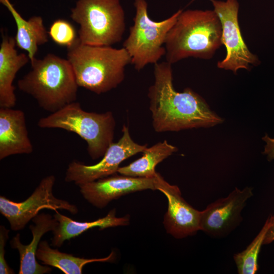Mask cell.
<instances>
[{
	"label": "cell",
	"instance_id": "obj_1",
	"mask_svg": "<svg viewBox=\"0 0 274 274\" xmlns=\"http://www.w3.org/2000/svg\"><path fill=\"white\" fill-rule=\"evenodd\" d=\"M172 64H154V82L148 89L152 126L157 132L210 127L223 120L213 111L204 98L190 88L182 92L173 85Z\"/></svg>",
	"mask_w": 274,
	"mask_h": 274
},
{
	"label": "cell",
	"instance_id": "obj_2",
	"mask_svg": "<svg viewBox=\"0 0 274 274\" xmlns=\"http://www.w3.org/2000/svg\"><path fill=\"white\" fill-rule=\"evenodd\" d=\"M221 38V22L213 10H182L166 38V61L210 59L222 45Z\"/></svg>",
	"mask_w": 274,
	"mask_h": 274
},
{
	"label": "cell",
	"instance_id": "obj_3",
	"mask_svg": "<svg viewBox=\"0 0 274 274\" xmlns=\"http://www.w3.org/2000/svg\"><path fill=\"white\" fill-rule=\"evenodd\" d=\"M67 59L79 87L100 94L118 87L124 80L131 57L123 47L82 44L77 38L67 48Z\"/></svg>",
	"mask_w": 274,
	"mask_h": 274
},
{
	"label": "cell",
	"instance_id": "obj_4",
	"mask_svg": "<svg viewBox=\"0 0 274 274\" xmlns=\"http://www.w3.org/2000/svg\"><path fill=\"white\" fill-rule=\"evenodd\" d=\"M31 70L17 82L20 90L31 96L51 113L76 101L79 86L67 59L49 53L30 61Z\"/></svg>",
	"mask_w": 274,
	"mask_h": 274
},
{
	"label": "cell",
	"instance_id": "obj_5",
	"mask_svg": "<svg viewBox=\"0 0 274 274\" xmlns=\"http://www.w3.org/2000/svg\"><path fill=\"white\" fill-rule=\"evenodd\" d=\"M37 125L42 128H58L76 133L86 142L88 154L95 160L102 157L113 143L116 121L112 112H87L74 101L40 118Z\"/></svg>",
	"mask_w": 274,
	"mask_h": 274
},
{
	"label": "cell",
	"instance_id": "obj_6",
	"mask_svg": "<svg viewBox=\"0 0 274 274\" xmlns=\"http://www.w3.org/2000/svg\"><path fill=\"white\" fill-rule=\"evenodd\" d=\"M70 16L80 26L78 38L84 44L112 46L121 41L126 29L120 0H78Z\"/></svg>",
	"mask_w": 274,
	"mask_h": 274
},
{
	"label": "cell",
	"instance_id": "obj_7",
	"mask_svg": "<svg viewBox=\"0 0 274 274\" xmlns=\"http://www.w3.org/2000/svg\"><path fill=\"white\" fill-rule=\"evenodd\" d=\"M135 14L133 24L123 44L138 71L149 64H156L165 55L164 44L168 32L182 10L160 21L152 20L148 13L146 0H134Z\"/></svg>",
	"mask_w": 274,
	"mask_h": 274
},
{
	"label": "cell",
	"instance_id": "obj_8",
	"mask_svg": "<svg viewBox=\"0 0 274 274\" xmlns=\"http://www.w3.org/2000/svg\"><path fill=\"white\" fill-rule=\"evenodd\" d=\"M222 26V43L226 48L225 58L217 62L219 68L236 74L238 70H250L260 64L258 57L248 49L242 37L238 20L237 0H210Z\"/></svg>",
	"mask_w": 274,
	"mask_h": 274
},
{
	"label": "cell",
	"instance_id": "obj_9",
	"mask_svg": "<svg viewBox=\"0 0 274 274\" xmlns=\"http://www.w3.org/2000/svg\"><path fill=\"white\" fill-rule=\"evenodd\" d=\"M55 180L54 175L45 177L30 196L21 202H15L4 196H0V212L8 220L12 230L23 229L43 209L55 212L64 210L72 214L78 212L75 204L54 196L53 188Z\"/></svg>",
	"mask_w": 274,
	"mask_h": 274
},
{
	"label": "cell",
	"instance_id": "obj_10",
	"mask_svg": "<svg viewBox=\"0 0 274 274\" xmlns=\"http://www.w3.org/2000/svg\"><path fill=\"white\" fill-rule=\"evenodd\" d=\"M121 138L109 146L97 163L85 165L77 161L71 162L65 172V182H73L79 186L114 175L118 173L119 165L124 160L147 148V145H140L132 139L125 125L123 126Z\"/></svg>",
	"mask_w": 274,
	"mask_h": 274
},
{
	"label": "cell",
	"instance_id": "obj_11",
	"mask_svg": "<svg viewBox=\"0 0 274 274\" xmlns=\"http://www.w3.org/2000/svg\"><path fill=\"white\" fill-rule=\"evenodd\" d=\"M253 195L252 188H235L227 196L218 199L201 211L200 230L214 238L227 236L241 223V213Z\"/></svg>",
	"mask_w": 274,
	"mask_h": 274
},
{
	"label": "cell",
	"instance_id": "obj_12",
	"mask_svg": "<svg viewBox=\"0 0 274 274\" xmlns=\"http://www.w3.org/2000/svg\"><path fill=\"white\" fill-rule=\"evenodd\" d=\"M166 181L160 174L155 177H134L114 174L79 185L82 196L94 207L102 209L111 201L129 194L162 187Z\"/></svg>",
	"mask_w": 274,
	"mask_h": 274
},
{
	"label": "cell",
	"instance_id": "obj_13",
	"mask_svg": "<svg viewBox=\"0 0 274 274\" xmlns=\"http://www.w3.org/2000/svg\"><path fill=\"white\" fill-rule=\"evenodd\" d=\"M166 197L168 206L163 224L166 232L180 239L195 235L200 230L201 211L189 204L176 185L166 182L158 189Z\"/></svg>",
	"mask_w": 274,
	"mask_h": 274
},
{
	"label": "cell",
	"instance_id": "obj_14",
	"mask_svg": "<svg viewBox=\"0 0 274 274\" xmlns=\"http://www.w3.org/2000/svg\"><path fill=\"white\" fill-rule=\"evenodd\" d=\"M32 151L24 112L1 107L0 160L13 155L29 154Z\"/></svg>",
	"mask_w": 274,
	"mask_h": 274
},
{
	"label": "cell",
	"instance_id": "obj_15",
	"mask_svg": "<svg viewBox=\"0 0 274 274\" xmlns=\"http://www.w3.org/2000/svg\"><path fill=\"white\" fill-rule=\"evenodd\" d=\"M33 224L29 225L32 239L28 245H23L17 233L11 240L10 244L13 249L18 250L20 257L19 274H44L50 273L52 269L47 265L39 263L36 259V252L42 237L47 232H53L58 225V222L49 214L41 213L34 217Z\"/></svg>",
	"mask_w": 274,
	"mask_h": 274
},
{
	"label": "cell",
	"instance_id": "obj_16",
	"mask_svg": "<svg viewBox=\"0 0 274 274\" xmlns=\"http://www.w3.org/2000/svg\"><path fill=\"white\" fill-rule=\"evenodd\" d=\"M0 45V107L13 108L16 103L15 87L13 85L17 72L27 64V54H18L15 49L14 38L2 31Z\"/></svg>",
	"mask_w": 274,
	"mask_h": 274
},
{
	"label": "cell",
	"instance_id": "obj_17",
	"mask_svg": "<svg viewBox=\"0 0 274 274\" xmlns=\"http://www.w3.org/2000/svg\"><path fill=\"white\" fill-rule=\"evenodd\" d=\"M116 209H113L106 216L96 220L78 222L60 214L57 211H55L53 217L58 222V225L53 232V236L51 241V246L59 248L65 241L76 237L94 227H98L99 230H102L129 224L130 219L128 215L118 217L116 216Z\"/></svg>",
	"mask_w": 274,
	"mask_h": 274
},
{
	"label": "cell",
	"instance_id": "obj_18",
	"mask_svg": "<svg viewBox=\"0 0 274 274\" xmlns=\"http://www.w3.org/2000/svg\"><path fill=\"white\" fill-rule=\"evenodd\" d=\"M11 13L17 27L14 38L16 45L27 52L30 61L36 57L38 47L48 42V31L40 16H34L28 20L24 19L17 11L10 0H0Z\"/></svg>",
	"mask_w": 274,
	"mask_h": 274
},
{
	"label": "cell",
	"instance_id": "obj_19",
	"mask_svg": "<svg viewBox=\"0 0 274 274\" xmlns=\"http://www.w3.org/2000/svg\"><path fill=\"white\" fill-rule=\"evenodd\" d=\"M114 251L103 258H85L61 252L50 247L46 241L40 242L36 252V258L44 265L52 266L65 274H81L84 266L92 262H111L115 259Z\"/></svg>",
	"mask_w": 274,
	"mask_h": 274
},
{
	"label": "cell",
	"instance_id": "obj_20",
	"mask_svg": "<svg viewBox=\"0 0 274 274\" xmlns=\"http://www.w3.org/2000/svg\"><path fill=\"white\" fill-rule=\"evenodd\" d=\"M178 151V148L167 141L160 142L147 148L140 158L129 164L120 167L118 173L134 177L152 178L159 173L155 171L157 165Z\"/></svg>",
	"mask_w": 274,
	"mask_h": 274
},
{
	"label": "cell",
	"instance_id": "obj_21",
	"mask_svg": "<svg viewBox=\"0 0 274 274\" xmlns=\"http://www.w3.org/2000/svg\"><path fill=\"white\" fill-rule=\"evenodd\" d=\"M269 225L268 217L259 232L247 247L243 251L234 255L233 259L238 273L255 274L258 271V257Z\"/></svg>",
	"mask_w": 274,
	"mask_h": 274
},
{
	"label": "cell",
	"instance_id": "obj_22",
	"mask_svg": "<svg viewBox=\"0 0 274 274\" xmlns=\"http://www.w3.org/2000/svg\"><path fill=\"white\" fill-rule=\"evenodd\" d=\"M48 35L54 43L66 48L73 45L78 38L73 25L61 19L55 20L51 24Z\"/></svg>",
	"mask_w": 274,
	"mask_h": 274
},
{
	"label": "cell",
	"instance_id": "obj_23",
	"mask_svg": "<svg viewBox=\"0 0 274 274\" xmlns=\"http://www.w3.org/2000/svg\"><path fill=\"white\" fill-rule=\"evenodd\" d=\"M9 230L4 226H0V273L14 274L15 272L8 265L5 257V246L9 238Z\"/></svg>",
	"mask_w": 274,
	"mask_h": 274
},
{
	"label": "cell",
	"instance_id": "obj_24",
	"mask_svg": "<svg viewBox=\"0 0 274 274\" xmlns=\"http://www.w3.org/2000/svg\"><path fill=\"white\" fill-rule=\"evenodd\" d=\"M266 144L264 147L263 154L267 155V159L271 161L274 159V139L270 138L267 134L262 138Z\"/></svg>",
	"mask_w": 274,
	"mask_h": 274
},
{
	"label": "cell",
	"instance_id": "obj_25",
	"mask_svg": "<svg viewBox=\"0 0 274 274\" xmlns=\"http://www.w3.org/2000/svg\"><path fill=\"white\" fill-rule=\"evenodd\" d=\"M270 225L266 232L263 245L269 244L274 241V215L269 217Z\"/></svg>",
	"mask_w": 274,
	"mask_h": 274
}]
</instances>
